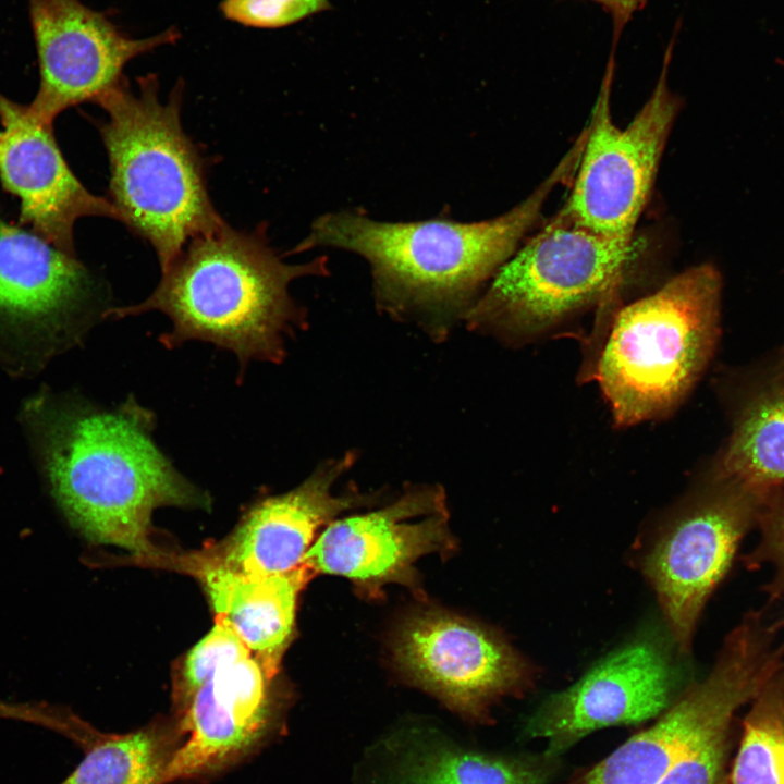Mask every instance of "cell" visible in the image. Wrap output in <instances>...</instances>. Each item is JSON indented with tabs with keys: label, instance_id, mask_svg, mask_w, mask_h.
<instances>
[{
	"label": "cell",
	"instance_id": "obj_1",
	"mask_svg": "<svg viewBox=\"0 0 784 784\" xmlns=\"http://www.w3.org/2000/svg\"><path fill=\"white\" fill-rule=\"evenodd\" d=\"M581 150L576 139L532 193L498 217L389 222L341 209L317 217L291 254L329 247L358 255L370 268L377 309L443 341L538 223L549 196L573 179Z\"/></svg>",
	"mask_w": 784,
	"mask_h": 784
},
{
	"label": "cell",
	"instance_id": "obj_2",
	"mask_svg": "<svg viewBox=\"0 0 784 784\" xmlns=\"http://www.w3.org/2000/svg\"><path fill=\"white\" fill-rule=\"evenodd\" d=\"M29 409L52 494L89 541L155 558V510L210 504L160 451L152 412L132 395L112 408L41 399Z\"/></svg>",
	"mask_w": 784,
	"mask_h": 784
},
{
	"label": "cell",
	"instance_id": "obj_3",
	"mask_svg": "<svg viewBox=\"0 0 784 784\" xmlns=\"http://www.w3.org/2000/svg\"><path fill=\"white\" fill-rule=\"evenodd\" d=\"M328 274L327 256L286 264L268 243L265 226L242 232L224 222L191 240L145 301L110 308L105 317L160 311L172 322L159 338L166 348L209 342L235 354L243 372L250 360L280 364L285 358V340L308 323L290 284Z\"/></svg>",
	"mask_w": 784,
	"mask_h": 784
},
{
	"label": "cell",
	"instance_id": "obj_4",
	"mask_svg": "<svg viewBox=\"0 0 784 784\" xmlns=\"http://www.w3.org/2000/svg\"><path fill=\"white\" fill-rule=\"evenodd\" d=\"M721 293L720 272L701 264L599 314L584 376L618 427L666 417L686 399L716 348Z\"/></svg>",
	"mask_w": 784,
	"mask_h": 784
},
{
	"label": "cell",
	"instance_id": "obj_5",
	"mask_svg": "<svg viewBox=\"0 0 784 784\" xmlns=\"http://www.w3.org/2000/svg\"><path fill=\"white\" fill-rule=\"evenodd\" d=\"M136 82L133 89L124 78L97 101L107 112L99 132L119 220L154 247L163 271L191 240L224 221L208 195L199 151L181 123L182 83L162 101L156 75Z\"/></svg>",
	"mask_w": 784,
	"mask_h": 784
},
{
	"label": "cell",
	"instance_id": "obj_6",
	"mask_svg": "<svg viewBox=\"0 0 784 784\" xmlns=\"http://www.w3.org/2000/svg\"><path fill=\"white\" fill-rule=\"evenodd\" d=\"M636 247L635 236L595 232L560 209L500 267L464 322L509 345L537 340L621 302Z\"/></svg>",
	"mask_w": 784,
	"mask_h": 784
},
{
	"label": "cell",
	"instance_id": "obj_7",
	"mask_svg": "<svg viewBox=\"0 0 784 784\" xmlns=\"http://www.w3.org/2000/svg\"><path fill=\"white\" fill-rule=\"evenodd\" d=\"M676 25L651 95L625 127L611 112L615 56L609 54L600 90L576 167L571 193L561 208L578 224L612 236L634 237L649 199L682 102L669 87Z\"/></svg>",
	"mask_w": 784,
	"mask_h": 784
},
{
	"label": "cell",
	"instance_id": "obj_8",
	"mask_svg": "<svg viewBox=\"0 0 784 784\" xmlns=\"http://www.w3.org/2000/svg\"><path fill=\"white\" fill-rule=\"evenodd\" d=\"M783 666L784 645L776 632L758 618L743 617L724 638L709 674L656 724L597 764L583 784H658L697 743L730 730L737 710Z\"/></svg>",
	"mask_w": 784,
	"mask_h": 784
},
{
	"label": "cell",
	"instance_id": "obj_9",
	"mask_svg": "<svg viewBox=\"0 0 784 784\" xmlns=\"http://www.w3.org/2000/svg\"><path fill=\"white\" fill-rule=\"evenodd\" d=\"M765 503L738 481L708 470L645 555L644 574L679 653H689L709 597Z\"/></svg>",
	"mask_w": 784,
	"mask_h": 784
},
{
	"label": "cell",
	"instance_id": "obj_10",
	"mask_svg": "<svg viewBox=\"0 0 784 784\" xmlns=\"http://www.w3.org/2000/svg\"><path fill=\"white\" fill-rule=\"evenodd\" d=\"M448 522L444 489L412 486L389 505L330 523L302 564L314 574L345 577L372 595L392 583L415 589L418 559L454 547Z\"/></svg>",
	"mask_w": 784,
	"mask_h": 784
},
{
	"label": "cell",
	"instance_id": "obj_11",
	"mask_svg": "<svg viewBox=\"0 0 784 784\" xmlns=\"http://www.w3.org/2000/svg\"><path fill=\"white\" fill-rule=\"evenodd\" d=\"M40 82L28 105L41 120L53 124L65 109L97 102L118 86L133 59L173 44L174 28L134 38L107 16L81 0H28Z\"/></svg>",
	"mask_w": 784,
	"mask_h": 784
},
{
	"label": "cell",
	"instance_id": "obj_12",
	"mask_svg": "<svg viewBox=\"0 0 784 784\" xmlns=\"http://www.w3.org/2000/svg\"><path fill=\"white\" fill-rule=\"evenodd\" d=\"M393 657L413 683L469 715L534 677L529 663L493 630L440 610L406 618Z\"/></svg>",
	"mask_w": 784,
	"mask_h": 784
},
{
	"label": "cell",
	"instance_id": "obj_13",
	"mask_svg": "<svg viewBox=\"0 0 784 784\" xmlns=\"http://www.w3.org/2000/svg\"><path fill=\"white\" fill-rule=\"evenodd\" d=\"M677 673L664 645L640 637L596 663L568 688L548 697L526 722L530 738L559 755L600 728L638 724L664 712Z\"/></svg>",
	"mask_w": 784,
	"mask_h": 784
},
{
	"label": "cell",
	"instance_id": "obj_14",
	"mask_svg": "<svg viewBox=\"0 0 784 784\" xmlns=\"http://www.w3.org/2000/svg\"><path fill=\"white\" fill-rule=\"evenodd\" d=\"M356 460L357 453L348 451L323 461L296 488L260 499L203 564L242 577L285 573L301 566L318 531L341 514L378 499L357 490L334 492Z\"/></svg>",
	"mask_w": 784,
	"mask_h": 784
},
{
	"label": "cell",
	"instance_id": "obj_15",
	"mask_svg": "<svg viewBox=\"0 0 784 784\" xmlns=\"http://www.w3.org/2000/svg\"><path fill=\"white\" fill-rule=\"evenodd\" d=\"M0 181L20 200V224L75 256L73 230L85 217L119 220L111 201L90 193L66 163L53 124L0 94Z\"/></svg>",
	"mask_w": 784,
	"mask_h": 784
},
{
	"label": "cell",
	"instance_id": "obj_16",
	"mask_svg": "<svg viewBox=\"0 0 784 784\" xmlns=\"http://www.w3.org/2000/svg\"><path fill=\"white\" fill-rule=\"evenodd\" d=\"M271 679L249 656L203 684L177 718L186 738L168 767L164 784L216 775L261 747L274 723Z\"/></svg>",
	"mask_w": 784,
	"mask_h": 784
},
{
	"label": "cell",
	"instance_id": "obj_17",
	"mask_svg": "<svg viewBox=\"0 0 784 784\" xmlns=\"http://www.w3.org/2000/svg\"><path fill=\"white\" fill-rule=\"evenodd\" d=\"M96 290L74 255L0 217V322L75 336L94 316Z\"/></svg>",
	"mask_w": 784,
	"mask_h": 784
},
{
	"label": "cell",
	"instance_id": "obj_18",
	"mask_svg": "<svg viewBox=\"0 0 784 784\" xmlns=\"http://www.w3.org/2000/svg\"><path fill=\"white\" fill-rule=\"evenodd\" d=\"M735 383L728 402L731 433L709 470L768 502L784 491V351Z\"/></svg>",
	"mask_w": 784,
	"mask_h": 784
},
{
	"label": "cell",
	"instance_id": "obj_19",
	"mask_svg": "<svg viewBox=\"0 0 784 784\" xmlns=\"http://www.w3.org/2000/svg\"><path fill=\"white\" fill-rule=\"evenodd\" d=\"M198 574L216 617L236 633L273 678L294 636L298 595L315 574L303 564L258 577L203 564Z\"/></svg>",
	"mask_w": 784,
	"mask_h": 784
},
{
	"label": "cell",
	"instance_id": "obj_20",
	"mask_svg": "<svg viewBox=\"0 0 784 784\" xmlns=\"http://www.w3.org/2000/svg\"><path fill=\"white\" fill-rule=\"evenodd\" d=\"M185 738L177 718L156 720L126 734L95 731L83 745L84 758L60 784H164Z\"/></svg>",
	"mask_w": 784,
	"mask_h": 784
},
{
	"label": "cell",
	"instance_id": "obj_21",
	"mask_svg": "<svg viewBox=\"0 0 784 784\" xmlns=\"http://www.w3.org/2000/svg\"><path fill=\"white\" fill-rule=\"evenodd\" d=\"M730 784H784V666L751 700Z\"/></svg>",
	"mask_w": 784,
	"mask_h": 784
},
{
	"label": "cell",
	"instance_id": "obj_22",
	"mask_svg": "<svg viewBox=\"0 0 784 784\" xmlns=\"http://www.w3.org/2000/svg\"><path fill=\"white\" fill-rule=\"evenodd\" d=\"M546 772L523 761L439 750L409 763L400 784H543Z\"/></svg>",
	"mask_w": 784,
	"mask_h": 784
},
{
	"label": "cell",
	"instance_id": "obj_23",
	"mask_svg": "<svg viewBox=\"0 0 784 784\" xmlns=\"http://www.w3.org/2000/svg\"><path fill=\"white\" fill-rule=\"evenodd\" d=\"M252 656L236 633L217 618L211 630L184 657L173 684L175 718L186 709L195 691L220 669Z\"/></svg>",
	"mask_w": 784,
	"mask_h": 784
},
{
	"label": "cell",
	"instance_id": "obj_24",
	"mask_svg": "<svg viewBox=\"0 0 784 784\" xmlns=\"http://www.w3.org/2000/svg\"><path fill=\"white\" fill-rule=\"evenodd\" d=\"M757 527L760 531L758 543L743 560L749 569L764 565L772 569L764 591L769 602L773 603L784 597V491L765 503Z\"/></svg>",
	"mask_w": 784,
	"mask_h": 784
},
{
	"label": "cell",
	"instance_id": "obj_25",
	"mask_svg": "<svg viewBox=\"0 0 784 784\" xmlns=\"http://www.w3.org/2000/svg\"><path fill=\"white\" fill-rule=\"evenodd\" d=\"M223 16L255 28H281L331 9L329 0H223Z\"/></svg>",
	"mask_w": 784,
	"mask_h": 784
},
{
	"label": "cell",
	"instance_id": "obj_26",
	"mask_svg": "<svg viewBox=\"0 0 784 784\" xmlns=\"http://www.w3.org/2000/svg\"><path fill=\"white\" fill-rule=\"evenodd\" d=\"M730 731L701 739L686 751L658 784H724Z\"/></svg>",
	"mask_w": 784,
	"mask_h": 784
},
{
	"label": "cell",
	"instance_id": "obj_27",
	"mask_svg": "<svg viewBox=\"0 0 784 784\" xmlns=\"http://www.w3.org/2000/svg\"><path fill=\"white\" fill-rule=\"evenodd\" d=\"M597 3L609 14L612 21V41L611 51L616 53L621 36L624 28L635 16L636 13L644 10L647 0H580Z\"/></svg>",
	"mask_w": 784,
	"mask_h": 784
}]
</instances>
